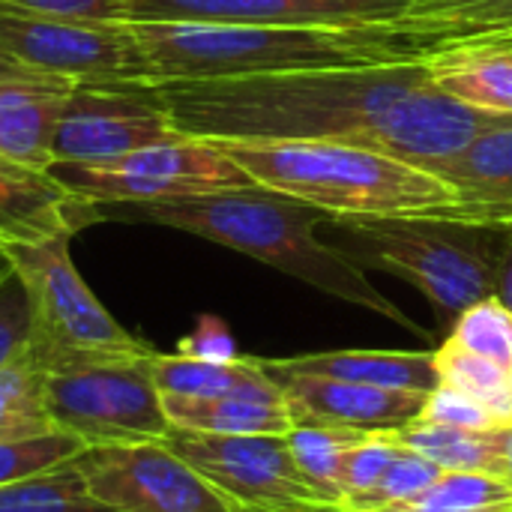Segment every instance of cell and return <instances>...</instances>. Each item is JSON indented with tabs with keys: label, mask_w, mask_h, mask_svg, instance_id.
<instances>
[{
	"label": "cell",
	"mask_w": 512,
	"mask_h": 512,
	"mask_svg": "<svg viewBox=\"0 0 512 512\" xmlns=\"http://www.w3.org/2000/svg\"><path fill=\"white\" fill-rule=\"evenodd\" d=\"M39 12L66 15V18H90V21H120L123 0H12Z\"/></svg>",
	"instance_id": "d590c367"
},
{
	"label": "cell",
	"mask_w": 512,
	"mask_h": 512,
	"mask_svg": "<svg viewBox=\"0 0 512 512\" xmlns=\"http://www.w3.org/2000/svg\"><path fill=\"white\" fill-rule=\"evenodd\" d=\"M57 432L45 405V360L27 342L0 369V444Z\"/></svg>",
	"instance_id": "cb8c5ba5"
},
{
	"label": "cell",
	"mask_w": 512,
	"mask_h": 512,
	"mask_svg": "<svg viewBox=\"0 0 512 512\" xmlns=\"http://www.w3.org/2000/svg\"><path fill=\"white\" fill-rule=\"evenodd\" d=\"M504 48H512V45H504Z\"/></svg>",
	"instance_id": "7bdbcfd3"
},
{
	"label": "cell",
	"mask_w": 512,
	"mask_h": 512,
	"mask_svg": "<svg viewBox=\"0 0 512 512\" xmlns=\"http://www.w3.org/2000/svg\"><path fill=\"white\" fill-rule=\"evenodd\" d=\"M81 450H87V447L63 432L27 438V441H6V444H0V486H9L24 477L57 468V465L75 459Z\"/></svg>",
	"instance_id": "1f68e13d"
},
{
	"label": "cell",
	"mask_w": 512,
	"mask_h": 512,
	"mask_svg": "<svg viewBox=\"0 0 512 512\" xmlns=\"http://www.w3.org/2000/svg\"><path fill=\"white\" fill-rule=\"evenodd\" d=\"M462 45H512V33H507V36H492V39H477V42H462Z\"/></svg>",
	"instance_id": "ab89813d"
},
{
	"label": "cell",
	"mask_w": 512,
	"mask_h": 512,
	"mask_svg": "<svg viewBox=\"0 0 512 512\" xmlns=\"http://www.w3.org/2000/svg\"><path fill=\"white\" fill-rule=\"evenodd\" d=\"M93 216L150 222L204 237L429 339L423 327H417L390 297H384L369 282L363 267L321 240L318 228L330 222V216L291 195L264 186H246L162 201L102 204L93 207Z\"/></svg>",
	"instance_id": "7a4b0ae2"
},
{
	"label": "cell",
	"mask_w": 512,
	"mask_h": 512,
	"mask_svg": "<svg viewBox=\"0 0 512 512\" xmlns=\"http://www.w3.org/2000/svg\"><path fill=\"white\" fill-rule=\"evenodd\" d=\"M75 465L93 495L117 512H234L219 489L165 441L87 447Z\"/></svg>",
	"instance_id": "8fae6325"
},
{
	"label": "cell",
	"mask_w": 512,
	"mask_h": 512,
	"mask_svg": "<svg viewBox=\"0 0 512 512\" xmlns=\"http://www.w3.org/2000/svg\"><path fill=\"white\" fill-rule=\"evenodd\" d=\"M447 339L512 372V312L495 294L465 309Z\"/></svg>",
	"instance_id": "f1b7e54d"
},
{
	"label": "cell",
	"mask_w": 512,
	"mask_h": 512,
	"mask_svg": "<svg viewBox=\"0 0 512 512\" xmlns=\"http://www.w3.org/2000/svg\"><path fill=\"white\" fill-rule=\"evenodd\" d=\"M420 420L426 423H441V426H456V429H495L504 426V420L489 411L486 405H480L477 399L438 384L429 396H426V408L420 414Z\"/></svg>",
	"instance_id": "d6a6232c"
},
{
	"label": "cell",
	"mask_w": 512,
	"mask_h": 512,
	"mask_svg": "<svg viewBox=\"0 0 512 512\" xmlns=\"http://www.w3.org/2000/svg\"><path fill=\"white\" fill-rule=\"evenodd\" d=\"M171 426L207 435H279L294 429L282 396L261 393H225L210 399H165Z\"/></svg>",
	"instance_id": "44dd1931"
},
{
	"label": "cell",
	"mask_w": 512,
	"mask_h": 512,
	"mask_svg": "<svg viewBox=\"0 0 512 512\" xmlns=\"http://www.w3.org/2000/svg\"><path fill=\"white\" fill-rule=\"evenodd\" d=\"M495 297L512 312V231H507V237H504V252H501V267H498Z\"/></svg>",
	"instance_id": "8d00e7d4"
},
{
	"label": "cell",
	"mask_w": 512,
	"mask_h": 512,
	"mask_svg": "<svg viewBox=\"0 0 512 512\" xmlns=\"http://www.w3.org/2000/svg\"><path fill=\"white\" fill-rule=\"evenodd\" d=\"M441 474L444 471L438 465H432L429 459H423L420 453H414V450L405 447L393 459V465L387 468V474L378 480V486L369 495H363L360 501L342 507V512H375L384 510V507L405 504V501L417 498L420 492H426L432 483H438Z\"/></svg>",
	"instance_id": "f546056e"
},
{
	"label": "cell",
	"mask_w": 512,
	"mask_h": 512,
	"mask_svg": "<svg viewBox=\"0 0 512 512\" xmlns=\"http://www.w3.org/2000/svg\"><path fill=\"white\" fill-rule=\"evenodd\" d=\"M264 372L315 375L330 381L432 393L438 387L435 348L432 351H321L300 357H255Z\"/></svg>",
	"instance_id": "d6986e66"
},
{
	"label": "cell",
	"mask_w": 512,
	"mask_h": 512,
	"mask_svg": "<svg viewBox=\"0 0 512 512\" xmlns=\"http://www.w3.org/2000/svg\"><path fill=\"white\" fill-rule=\"evenodd\" d=\"M75 81L21 72L0 78V156L36 171L51 168V141Z\"/></svg>",
	"instance_id": "e0dca14e"
},
{
	"label": "cell",
	"mask_w": 512,
	"mask_h": 512,
	"mask_svg": "<svg viewBox=\"0 0 512 512\" xmlns=\"http://www.w3.org/2000/svg\"><path fill=\"white\" fill-rule=\"evenodd\" d=\"M96 222L93 207L78 201L51 171H36L0 156V249L51 237H72Z\"/></svg>",
	"instance_id": "2e32d148"
},
{
	"label": "cell",
	"mask_w": 512,
	"mask_h": 512,
	"mask_svg": "<svg viewBox=\"0 0 512 512\" xmlns=\"http://www.w3.org/2000/svg\"><path fill=\"white\" fill-rule=\"evenodd\" d=\"M60 186L90 207L162 201L255 186L252 177L213 141L171 138L99 165L48 168Z\"/></svg>",
	"instance_id": "9c48e42d"
},
{
	"label": "cell",
	"mask_w": 512,
	"mask_h": 512,
	"mask_svg": "<svg viewBox=\"0 0 512 512\" xmlns=\"http://www.w3.org/2000/svg\"><path fill=\"white\" fill-rule=\"evenodd\" d=\"M150 354L153 345L135 351L42 354L45 405L54 429L84 447L165 441L174 426L153 381Z\"/></svg>",
	"instance_id": "8992f818"
},
{
	"label": "cell",
	"mask_w": 512,
	"mask_h": 512,
	"mask_svg": "<svg viewBox=\"0 0 512 512\" xmlns=\"http://www.w3.org/2000/svg\"><path fill=\"white\" fill-rule=\"evenodd\" d=\"M375 512H512V486L486 474L444 471L417 498Z\"/></svg>",
	"instance_id": "83f0119b"
},
{
	"label": "cell",
	"mask_w": 512,
	"mask_h": 512,
	"mask_svg": "<svg viewBox=\"0 0 512 512\" xmlns=\"http://www.w3.org/2000/svg\"><path fill=\"white\" fill-rule=\"evenodd\" d=\"M0 51L30 72L75 84H141L147 63L129 21H90L0 0Z\"/></svg>",
	"instance_id": "52a82bcc"
},
{
	"label": "cell",
	"mask_w": 512,
	"mask_h": 512,
	"mask_svg": "<svg viewBox=\"0 0 512 512\" xmlns=\"http://www.w3.org/2000/svg\"><path fill=\"white\" fill-rule=\"evenodd\" d=\"M0 512H117L93 495L75 459L0 486Z\"/></svg>",
	"instance_id": "d4e9b609"
},
{
	"label": "cell",
	"mask_w": 512,
	"mask_h": 512,
	"mask_svg": "<svg viewBox=\"0 0 512 512\" xmlns=\"http://www.w3.org/2000/svg\"><path fill=\"white\" fill-rule=\"evenodd\" d=\"M255 186L291 195L330 219H453L459 192L405 159L324 141H213Z\"/></svg>",
	"instance_id": "3957f363"
},
{
	"label": "cell",
	"mask_w": 512,
	"mask_h": 512,
	"mask_svg": "<svg viewBox=\"0 0 512 512\" xmlns=\"http://www.w3.org/2000/svg\"><path fill=\"white\" fill-rule=\"evenodd\" d=\"M33 321H30V303L21 279L9 273L0 282V369L30 342Z\"/></svg>",
	"instance_id": "836d02e7"
},
{
	"label": "cell",
	"mask_w": 512,
	"mask_h": 512,
	"mask_svg": "<svg viewBox=\"0 0 512 512\" xmlns=\"http://www.w3.org/2000/svg\"><path fill=\"white\" fill-rule=\"evenodd\" d=\"M414 3L417 0H123L120 21L372 30L402 18Z\"/></svg>",
	"instance_id": "4fadbf2b"
},
{
	"label": "cell",
	"mask_w": 512,
	"mask_h": 512,
	"mask_svg": "<svg viewBox=\"0 0 512 512\" xmlns=\"http://www.w3.org/2000/svg\"><path fill=\"white\" fill-rule=\"evenodd\" d=\"M165 444L207 477L234 512H342L309 486L279 435H207L174 426Z\"/></svg>",
	"instance_id": "30bf717a"
},
{
	"label": "cell",
	"mask_w": 512,
	"mask_h": 512,
	"mask_svg": "<svg viewBox=\"0 0 512 512\" xmlns=\"http://www.w3.org/2000/svg\"><path fill=\"white\" fill-rule=\"evenodd\" d=\"M180 354L186 357H198V360H213V363H228V360H237V342L228 330V324L216 315H201L195 330L180 339L177 345Z\"/></svg>",
	"instance_id": "e575fe53"
},
{
	"label": "cell",
	"mask_w": 512,
	"mask_h": 512,
	"mask_svg": "<svg viewBox=\"0 0 512 512\" xmlns=\"http://www.w3.org/2000/svg\"><path fill=\"white\" fill-rule=\"evenodd\" d=\"M372 432L333 429V426H294L285 441L300 474L309 486L330 504L342 507V465L354 444H360Z\"/></svg>",
	"instance_id": "484cf974"
},
{
	"label": "cell",
	"mask_w": 512,
	"mask_h": 512,
	"mask_svg": "<svg viewBox=\"0 0 512 512\" xmlns=\"http://www.w3.org/2000/svg\"><path fill=\"white\" fill-rule=\"evenodd\" d=\"M426 171L459 192L456 222L512 231V114H495L459 153L432 162Z\"/></svg>",
	"instance_id": "9a60e30c"
},
{
	"label": "cell",
	"mask_w": 512,
	"mask_h": 512,
	"mask_svg": "<svg viewBox=\"0 0 512 512\" xmlns=\"http://www.w3.org/2000/svg\"><path fill=\"white\" fill-rule=\"evenodd\" d=\"M21 72H30V69H24L21 63H15L9 54H3L0 51V78H9V75H21Z\"/></svg>",
	"instance_id": "f35d334b"
},
{
	"label": "cell",
	"mask_w": 512,
	"mask_h": 512,
	"mask_svg": "<svg viewBox=\"0 0 512 512\" xmlns=\"http://www.w3.org/2000/svg\"><path fill=\"white\" fill-rule=\"evenodd\" d=\"M402 450L405 444L396 432H372L354 444L342 465V507L369 495Z\"/></svg>",
	"instance_id": "4dcf8cb0"
},
{
	"label": "cell",
	"mask_w": 512,
	"mask_h": 512,
	"mask_svg": "<svg viewBox=\"0 0 512 512\" xmlns=\"http://www.w3.org/2000/svg\"><path fill=\"white\" fill-rule=\"evenodd\" d=\"M9 273H12V267H9V261H6V255L0 252V282H3V279H6Z\"/></svg>",
	"instance_id": "60d3db41"
},
{
	"label": "cell",
	"mask_w": 512,
	"mask_h": 512,
	"mask_svg": "<svg viewBox=\"0 0 512 512\" xmlns=\"http://www.w3.org/2000/svg\"><path fill=\"white\" fill-rule=\"evenodd\" d=\"M501 453H504V483L512 486V423L501 426Z\"/></svg>",
	"instance_id": "74e56055"
},
{
	"label": "cell",
	"mask_w": 512,
	"mask_h": 512,
	"mask_svg": "<svg viewBox=\"0 0 512 512\" xmlns=\"http://www.w3.org/2000/svg\"><path fill=\"white\" fill-rule=\"evenodd\" d=\"M288 405L294 426H333L354 432H399L420 420L429 393L366 387L315 375L264 372Z\"/></svg>",
	"instance_id": "5bb4252c"
},
{
	"label": "cell",
	"mask_w": 512,
	"mask_h": 512,
	"mask_svg": "<svg viewBox=\"0 0 512 512\" xmlns=\"http://www.w3.org/2000/svg\"><path fill=\"white\" fill-rule=\"evenodd\" d=\"M510 399H512V372H510Z\"/></svg>",
	"instance_id": "b9f144b4"
},
{
	"label": "cell",
	"mask_w": 512,
	"mask_h": 512,
	"mask_svg": "<svg viewBox=\"0 0 512 512\" xmlns=\"http://www.w3.org/2000/svg\"><path fill=\"white\" fill-rule=\"evenodd\" d=\"M171 138L180 135L138 84H75L51 141V168L99 165Z\"/></svg>",
	"instance_id": "7c38bea8"
},
{
	"label": "cell",
	"mask_w": 512,
	"mask_h": 512,
	"mask_svg": "<svg viewBox=\"0 0 512 512\" xmlns=\"http://www.w3.org/2000/svg\"><path fill=\"white\" fill-rule=\"evenodd\" d=\"M150 369L159 393L168 399H210L225 393H261L282 396V390L264 375L255 357H237L228 363L198 360L186 354H150Z\"/></svg>",
	"instance_id": "7402d4cb"
},
{
	"label": "cell",
	"mask_w": 512,
	"mask_h": 512,
	"mask_svg": "<svg viewBox=\"0 0 512 512\" xmlns=\"http://www.w3.org/2000/svg\"><path fill=\"white\" fill-rule=\"evenodd\" d=\"M435 369H438V384L477 399L480 405L495 411L504 423H512L510 369H504L450 339L435 348Z\"/></svg>",
	"instance_id": "4316f807"
},
{
	"label": "cell",
	"mask_w": 512,
	"mask_h": 512,
	"mask_svg": "<svg viewBox=\"0 0 512 512\" xmlns=\"http://www.w3.org/2000/svg\"><path fill=\"white\" fill-rule=\"evenodd\" d=\"M330 246L363 270L390 273L414 285L444 321L495 294L507 231L438 219H330Z\"/></svg>",
	"instance_id": "5b68a950"
},
{
	"label": "cell",
	"mask_w": 512,
	"mask_h": 512,
	"mask_svg": "<svg viewBox=\"0 0 512 512\" xmlns=\"http://www.w3.org/2000/svg\"><path fill=\"white\" fill-rule=\"evenodd\" d=\"M72 237H51L0 249L21 279L30 303V342L42 354L69 351H135L147 348L87 288L69 255Z\"/></svg>",
	"instance_id": "ba28073f"
},
{
	"label": "cell",
	"mask_w": 512,
	"mask_h": 512,
	"mask_svg": "<svg viewBox=\"0 0 512 512\" xmlns=\"http://www.w3.org/2000/svg\"><path fill=\"white\" fill-rule=\"evenodd\" d=\"M420 60L429 51L512 33V0H417L402 18L372 27Z\"/></svg>",
	"instance_id": "ac0fdd59"
},
{
	"label": "cell",
	"mask_w": 512,
	"mask_h": 512,
	"mask_svg": "<svg viewBox=\"0 0 512 512\" xmlns=\"http://www.w3.org/2000/svg\"><path fill=\"white\" fill-rule=\"evenodd\" d=\"M138 87L183 138L348 144L420 168L459 153L495 117L447 96L423 60Z\"/></svg>",
	"instance_id": "6da1fadb"
},
{
	"label": "cell",
	"mask_w": 512,
	"mask_h": 512,
	"mask_svg": "<svg viewBox=\"0 0 512 512\" xmlns=\"http://www.w3.org/2000/svg\"><path fill=\"white\" fill-rule=\"evenodd\" d=\"M399 441L453 474H486L504 480V453H501V426L495 429H456L441 423L414 420L396 432Z\"/></svg>",
	"instance_id": "603a6c76"
},
{
	"label": "cell",
	"mask_w": 512,
	"mask_h": 512,
	"mask_svg": "<svg viewBox=\"0 0 512 512\" xmlns=\"http://www.w3.org/2000/svg\"><path fill=\"white\" fill-rule=\"evenodd\" d=\"M435 84L480 111L512 114V48L504 45H450L420 57Z\"/></svg>",
	"instance_id": "ffe728a7"
},
{
	"label": "cell",
	"mask_w": 512,
	"mask_h": 512,
	"mask_svg": "<svg viewBox=\"0 0 512 512\" xmlns=\"http://www.w3.org/2000/svg\"><path fill=\"white\" fill-rule=\"evenodd\" d=\"M132 30L147 63V81L243 78L270 72L414 63L405 48L372 30L204 21L132 24Z\"/></svg>",
	"instance_id": "277c9868"
}]
</instances>
